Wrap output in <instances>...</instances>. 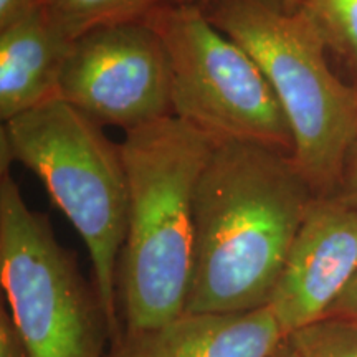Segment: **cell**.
<instances>
[{
    "label": "cell",
    "mask_w": 357,
    "mask_h": 357,
    "mask_svg": "<svg viewBox=\"0 0 357 357\" xmlns=\"http://www.w3.org/2000/svg\"><path fill=\"white\" fill-rule=\"evenodd\" d=\"M213 2V0H199L200 6H207V3ZM278 2H283V3H288V6H301L303 0H278Z\"/></svg>",
    "instance_id": "19"
},
{
    "label": "cell",
    "mask_w": 357,
    "mask_h": 357,
    "mask_svg": "<svg viewBox=\"0 0 357 357\" xmlns=\"http://www.w3.org/2000/svg\"><path fill=\"white\" fill-rule=\"evenodd\" d=\"M270 357H300V352L294 347L291 339L287 337Z\"/></svg>",
    "instance_id": "18"
},
{
    "label": "cell",
    "mask_w": 357,
    "mask_h": 357,
    "mask_svg": "<svg viewBox=\"0 0 357 357\" xmlns=\"http://www.w3.org/2000/svg\"><path fill=\"white\" fill-rule=\"evenodd\" d=\"M312 197L289 154L218 141L195 189V260L185 312L268 306Z\"/></svg>",
    "instance_id": "1"
},
{
    "label": "cell",
    "mask_w": 357,
    "mask_h": 357,
    "mask_svg": "<svg viewBox=\"0 0 357 357\" xmlns=\"http://www.w3.org/2000/svg\"><path fill=\"white\" fill-rule=\"evenodd\" d=\"M70 40L43 7L0 29V118L22 113L58 98Z\"/></svg>",
    "instance_id": "10"
},
{
    "label": "cell",
    "mask_w": 357,
    "mask_h": 357,
    "mask_svg": "<svg viewBox=\"0 0 357 357\" xmlns=\"http://www.w3.org/2000/svg\"><path fill=\"white\" fill-rule=\"evenodd\" d=\"M146 22L166 48L174 116L217 141L253 142L293 155L288 119L261 68L200 3H167Z\"/></svg>",
    "instance_id": "6"
},
{
    "label": "cell",
    "mask_w": 357,
    "mask_h": 357,
    "mask_svg": "<svg viewBox=\"0 0 357 357\" xmlns=\"http://www.w3.org/2000/svg\"><path fill=\"white\" fill-rule=\"evenodd\" d=\"M356 275L357 207L314 195L268 303L284 336L324 319Z\"/></svg>",
    "instance_id": "8"
},
{
    "label": "cell",
    "mask_w": 357,
    "mask_h": 357,
    "mask_svg": "<svg viewBox=\"0 0 357 357\" xmlns=\"http://www.w3.org/2000/svg\"><path fill=\"white\" fill-rule=\"evenodd\" d=\"M301 7L319 29L329 55L357 88V0H303Z\"/></svg>",
    "instance_id": "12"
},
{
    "label": "cell",
    "mask_w": 357,
    "mask_h": 357,
    "mask_svg": "<svg viewBox=\"0 0 357 357\" xmlns=\"http://www.w3.org/2000/svg\"><path fill=\"white\" fill-rule=\"evenodd\" d=\"M326 318H357V275L341 298L334 303Z\"/></svg>",
    "instance_id": "17"
},
{
    "label": "cell",
    "mask_w": 357,
    "mask_h": 357,
    "mask_svg": "<svg viewBox=\"0 0 357 357\" xmlns=\"http://www.w3.org/2000/svg\"><path fill=\"white\" fill-rule=\"evenodd\" d=\"M288 337L300 357H357V318H324Z\"/></svg>",
    "instance_id": "13"
},
{
    "label": "cell",
    "mask_w": 357,
    "mask_h": 357,
    "mask_svg": "<svg viewBox=\"0 0 357 357\" xmlns=\"http://www.w3.org/2000/svg\"><path fill=\"white\" fill-rule=\"evenodd\" d=\"M287 339L270 307L184 312L149 329H123L111 357H270Z\"/></svg>",
    "instance_id": "9"
},
{
    "label": "cell",
    "mask_w": 357,
    "mask_h": 357,
    "mask_svg": "<svg viewBox=\"0 0 357 357\" xmlns=\"http://www.w3.org/2000/svg\"><path fill=\"white\" fill-rule=\"evenodd\" d=\"M58 98L100 126L124 131L172 116L167 53L147 22L109 25L71 45Z\"/></svg>",
    "instance_id": "7"
},
{
    "label": "cell",
    "mask_w": 357,
    "mask_h": 357,
    "mask_svg": "<svg viewBox=\"0 0 357 357\" xmlns=\"http://www.w3.org/2000/svg\"><path fill=\"white\" fill-rule=\"evenodd\" d=\"M0 283L30 357H111L96 288L10 172L0 177Z\"/></svg>",
    "instance_id": "5"
},
{
    "label": "cell",
    "mask_w": 357,
    "mask_h": 357,
    "mask_svg": "<svg viewBox=\"0 0 357 357\" xmlns=\"http://www.w3.org/2000/svg\"><path fill=\"white\" fill-rule=\"evenodd\" d=\"M336 194L357 207V142L351 149L349 158H347L344 174H342L341 184H339Z\"/></svg>",
    "instance_id": "16"
},
{
    "label": "cell",
    "mask_w": 357,
    "mask_h": 357,
    "mask_svg": "<svg viewBox=\"0 0 357 357\" xmlns=\"http://www.w3.org/2000/svg\"><path fill=\"white\" fill-rule=\"evenodd\" d=\"M17 160L37 176L86 245L111 344L123 334L118 268L128 229V177L121 146L60 98L3 123L0 166Z\"/></svg>",
    "instance_id": "4"
},
{
    "label": "cell",
    "mask_w": 357,
    "mask_h": 357,
    "mask_svg": "<svg viewBox=\"0 0 357 357\" xmlns=\"http://www.w3.org/2000/svg\"><path fill=\"white\" fill-rule=\"evenodd\" d=\"M215 137L177 116L128 131V229L119 257L123 329H149L182 316L195 260V189Z\"/></svg>",
    "instance_id": "2"
},
{
    "label": "cell",
    "mask_w": 357,
    "mask_h": 357,
    "mask_svg": "<svg viewBox=\"0 0 357 357\" xmlns=\"http://www.w3.org/2000/svg\"><path fill=\"white\" fill-rule=\"evenodd\" d=\"M178 0H47L45 13L70 40L101 26L144 22L151 13Z\"/></svg>",
    "instance_id": "11"
},
{
    "label": "cell",
    "mask_w": 357,
    "mask_h": 357,
    "mask_svg": "<svg viewBox=\"0 0 357 357\" xmlns=\"http://www.w3.org/2000/svg\"><path fill=\"white\" fill-rule=\"evenodd\" d=\"M202 7L261 68L291 129L293 162L314 195L336 194L357 142V88L333 68L311 17L278 0H213Z\"/></svg>",
    "instance_id": "3"
},
{
    "label": "cell",
    "mask_w": 357,
    "mask_h": 357,
    "mask_svg": "<svg viewBox=\"0 0 357 357\" xmlns=\"http://www.w3.org/2000/svg\"><path fill=\"white\" fill-rule=\"evenodd\" d=\"M0 357H30L6 305L0 307Z\"/></svg>",
    "instance_id": "14"
},
{
    "label": "cell",
    "mask_w": 357,
    "mask_h": 357,
    "mask_svg": "<svg viewBox=\"0 0 357 357\" xmlns=\"http://www.w3.org/2000/svg\"><path fill=\"white\" fill-rule=\"evenodd\" d=\"M47 0H0V29L45 6Z\"/></svg>",
    "instance_id": "15"
}]
</instances>
